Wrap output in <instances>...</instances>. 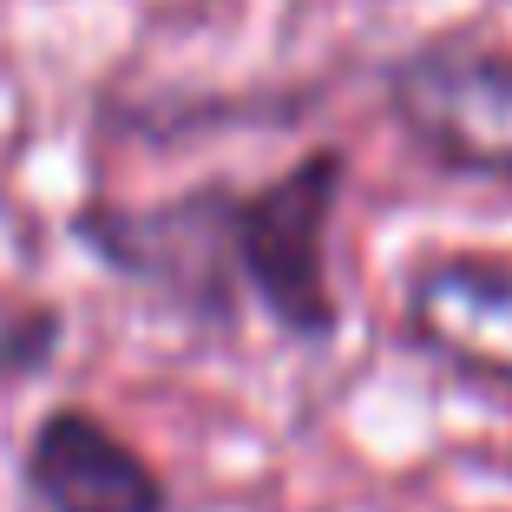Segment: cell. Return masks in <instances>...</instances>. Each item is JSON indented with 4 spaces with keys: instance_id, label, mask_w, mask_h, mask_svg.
Wrapping results in <instances>:
<instances>
[{
    "instance_id": "obj_2",
    "label": "cell",
    "mask_w": 512,
    "mask_h": 512,
    "mask_svg": "<svg viewBox=\"0 0 512 512\" xmlns=\"http://www.w3.org/2000/svg\"><path fill=\"white\" fill-rule=\"evenodd\" d=\"M388 106L401 132L460 178H512V60L421 53L394 66Z\"/></svg>"
},
{
    "instance_id": "obj_4",
    "label": "cell",
    "mask_w": 512,
    "mask_h": 512,
    "mask_svg": "<svg viewBox=\"0 0 512 512\" xmlns=\"http://www.w3.org/2000/svg\"><path fill=\"white\" fill-rule=\"evenodd\" d=\"M407 329L440 362L512 388V270L506 263H434L407 289Z\"/></svg>"
},
{
    "instance_id": "obj_3",
    "label": "cell",
    "mask_w": 512,
    "mask_h": 512,
    "mask_svg": "<svg viewBox=\"0 0 512 512\" xmlns=\"http://www.w3.org/2000/svg\"><path fill=\"white\" fill-rule=\"evenodd\" d=\"M27 486L46 512H165L158 473L86 407H60L40 421L27 447Z\"/></svg>"
},
{
    "instance_id": "obj_1",
    "label": "cell",
    "mask_w": 512,
    "mask_h": 512,
    "mask_svg": "<svg viewBox=\"0 0 512 512\" xmlns=\"http://www.w3.org/2000/svg\"><path fill=\"white\" fill-rule=\"evenodd\" d=\"M335 197H342V151H309L296 171L243 197L237 217H230L243 276L256 283V296L270 302V316L289 335L335 329V296H329V270H322V237H329Z\"/></svg>"
}]
</instances>
